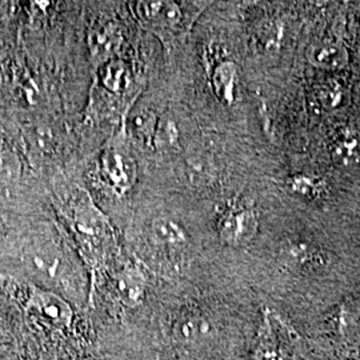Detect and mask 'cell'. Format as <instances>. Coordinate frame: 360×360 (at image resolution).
<instances>
[{"label": "cell", "instance_id": "6da1fadb", "mask_svg": "<svg viewBox=\"0 0 360 360\" xmlns=\"http://www.w3.org/2000/svg\"><path fill=\"white\" fill-rule=\"evenodd\" d=\"M28 264L41 282L51 287L58 295L79 297L83 294V279L77 264L60 245L46 243L34 248Z\"/></svg>", "mask_w": 360, "mask_h": 360}, {"label": "cell", "instance_id": "7a4b0ae2", "mask_svg": "<svg viewBox=\"0 0 360 360\" xmlns=\"http://www.w3.org/2000/svg\"><path fill=\"white\" fill-rule=\"evenodd\" d=\"M27 309L39 323L56 330L70 327L74 316L72 307L65 297L44 288H34Z\"/></svg>", "mask_w": 360, "mask_h": 360}, {"label": "cell", "instance_id": "3957f363", "mask_svg": "<svg viewBox=\"0 0 360 360\" xmlns=\"http://www.w3.org/2000/svg\"><path fill=\"white\" fill-rule=\"evenodd\" d=\"M102 174L117 193H126L135 183L136 165L124 142L114 141L102 156Z\"/></svg>", "mask_w": 360, "mask_h": 360}, {"label": "cell", "instance_id": "277c9868", "mask_svg": "<svg viewBox=\"0 0 360 360\" xmlns=\"http://www.w3.org/2000/svg\"><path fill=\"white\" fill-rule=\"evenodd\" d=\"M259 220L251 208H231L219 220V235L226 245H243L257 235Z\"/></svg>", "mask_w": 360, "mask_h": 360}, {"label": "cell", "instance_id": "5b68a950", "mask_svg": "<svg viewBox=\"0 0 360 360\" xmlns=\"http://www.w3.org/2000/svg\"><path fill=\"white\" fill-rule=\"evenodd\" d=\"M136 13L143 22L156 28H176L183 18L179 4L174 1H139Z\"/></svg>", "mask_w": 360, "mask_h": 360}, {"label": "cell", "instance_id": "8992f818", "mask_svg": "<svg viewBox=\"0 0 360 360\" xmlns=\"http://www.w3.org/2000/svg\"><path fill=\"white\" fill-rule=\"evenodd\" d=\"M122 40L120 30L111 23L92 30L89 38L92 59L99 63L110 60L119 50Z\"/></svg>", "mask_w": 360, "mask_h": 360}, {"label": "cell", "instance_id": "52a82bcc", "mask_svg": "<svg viewBox=\"0 0 360 360\" xmlns=\"http://www.w3.org/2000/svg\"><path fill=\"white\" fill-rule=\"evenodd\" d=\"M283 257L288 266L297 270H315L327 262V257L323 251L306 242L288 243L284 247Z\"/></svg>", "mask_w": 360, "mask_h": 360}, {"label": "cell", "instance_id": "ba28073f", "mask_svg": "<svg viewBox=\"0 0 360 360\" xmlns=\"http://www.w3.org/2000/svg\"><path fill=\"white\" fill-rule=\"evenodd\" d=\"M333 159L340 166H354L360 162V135L351 129L339 131L331 142Z\"/></svg>", "mask_w": 360, "mask_h": 360}, {"label": "cell", "instance_id": "9c48e42d", "mask_svg": "<svg viewBox=\"0 0 360 360\" xmlns=\"http://www.w3.org/2000/svg\"><path fill=\"white\" fill-rule=\"evenodd\" d=\"M150 239L155 245L165 248H178L186 245L187 235L172 219L156 218L150 226Z\"/></svg>", "mask_w": 360, "mask_h": 360}, {"label": "cell", "instance_id": "30bf717a", "mask_svg": "<svg viewBox=\"0 0 360 360\" xmlns=\"http://www.w3.org/2000/svg\"><path fill=\"white\" fill-rule=\"evenodd\" d=\"M309 62L322 70H339L347 65L348 51L340 43L324 41L311 50Z\"/></svg>", "mask_w": 360, "mask_h": 360}, {"label": "cell", "instance_id": "8fae6325", "mask_svg": "<svg viewBox=\"0 0 360 360\" xmlns=\"http://www.w3.org/2000/svg\"><path fill=\"white\" fill-rule=\"evenodd\" d=\"M210 333V324L198 315L181 316L174 326L175 339L184 345H195L203 340Z\"/></svg>", "mask_w": 360, "mask_h": 360}, {"label": "cell", "instance_id": "7c38bea8", "mask_svg": "<svg viewBox=\"0 0 360 360\" xmlns=\"http://www.w3.org/2000/svg\"><path fill=\"white\" fill-rule=\"evenodd\" d=\"M117 288L123 302L134 307L142 300L144 281L138 271L124 270L117 279Z\"/></svg>", "mask_w": 360, "mask_h": 360}, {"label": "cell", "instance_id": "4fadbf2b", "mask_svg": "<svg viewBox=\"0 0 360 360\" xmlns=\"http://www.w3.org/2000/svg\"><path fill=\"white\" fill-rule=\"evenodd\" d=\"M104 87L112 92H123L129 83V70L123 62L111 60L104 67L102 74Z\"/></svg>", "mask_w": 360, "mask_h": 360}, {"label": "cell", "instance_id": "5bb4252c", "mask_svg": "<svg viewBox=\"0 0 360 360\" xmlns=\"http://www.w3.org/2000/svg\"><path fill=\"white\" fill-rule=\"evenodd\" d=\"M254 360H282V352L275 336L271 331L270 324L266 322V326L260 330L257 339V347L254 352Z\"/></svg>", "mask_w": 360, "mask_h": 360}, {"label": "cell", "instance_id": "9a60e30c", "mask_svg": "<svg viewBox=\"0 0 360 360\" xmlns=\"http://www.w3.org/2000/svg\"><path fill=\"white\" fill-rule=\"evenodd\" d=\"M236 79V67L232 63H223L217 68L214 75V86L219 96L227 102L233 99V86Z\"/></svg>", "mask_w": 360, "mask_h": 360}, {"label": "cell", "instance_id": "2e32d148", "mask_svg": "<svg viewBox=\"0 0 360 360\" xmlns=\"http://www.w3.org/2000/svg\"><path fill=\"white\" fill-rule=\"evenodd\" d=\"M288 186L294 193L304 195V196H311L316 191V187H318L314 180L304 175H297L291 178L288 181Z\"/></svg>", "mask_w": 360, "mask_h": 360}, {"label": "cell", "instance_id": "e0dca14e", "mask_svg": "<svg viewBox=\"0 0 360 360\" xmlns=\"http://www.w3.org/2000/svg\"><path fill=\"white\" fill-rule=\"evenodd\" d=\"M340 86L338 84H326L321 90L323 103L327 104L328 107H335L340 103Z\"/></svg>", "mask_w": 360, "mask_h": 360}, {"label": "cell", "instance_id": "ac0fdd59", "mask_svg": "<svg viewBox=\"0 0 360 360\" xmlns=\"http://www.w3.org/2000/svg\"><path fill=\"white\" fill-rule=\"evenodd\" d=\"M154 115L151 112H146V114H142V115L136 119L135 124H136L138 132H141V135L147 138L154 131Z\"/></svg>", "mask_w": 360, "mask_h": 360}]
</instances>
